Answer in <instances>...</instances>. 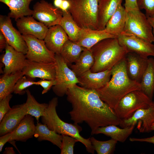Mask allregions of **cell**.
Listing matches in <instances>:
<instances>
[{"mask_svg":"<svg viewBox=\"0 0 154 154\" xmlns=\"http://www.w3.org/2000/svg\"><path fill=\"white\" fill-rule=\"evenodd\" d=\"M70 6V3L68 0H63L60 9L62 11H67L68 10Z\"/></svg>","mask_w":154,"mask_h":154,"instance_id":"cell-44","label":"cell"},{"mask_svg":"<svg viewBox=\"0 0 154 154\" xmlns=\"http://www.w3.org/2000/svg\"><path fill=\"white\" fill-rule=\"evenodd\" d=\"M58 104V99L56 97L53 98L49 102L44 115L41 117L42 123L58 134L75 138L84 145L88 153L94 154L95 150L90 138L85 139L80 134L82 130L81 127L78 124L65 122L59 117L56 111Z\"/></svg>","mask_w":154,"mask_h":154,"instance_id":"cell-4","label":"cell"},{"mask_svg":"<svg viewBox=\"0 0 154 154\" xmlns=\"http://www.w3.org/2000/svg\"><path fill=\"white\" fill-rule=\"evenodd\" d=\"M116 37L104 30L82 29L80 37L76 43L84 48L90 49L92 47L104 39Z\"/></svg>","mask_w":154,"mask_h":154,"instance_id":"cell-21","label":"cell"},{"mask_svg":"<svg viewBox=\"0 0 154 154\" xmlns=\"http://www.w3.org/2000/svg\"><path fill=\"white\" fill-rule=\"evenodd\" d=\"M90 140L94 150L98 154L113 153L117 142L112 138L106 141H101L92 137H90Z\"/></svg>","mask_w":154,"mask_h":154,"instance_id":"cell-34","label":"cell"},{"mask_svg":"<svg viewBox=\"0 0 154 154\" xmlns=\"http://www.w3.org/2000/svg\"><path fill=\"white\" fill-rule=\"evenodd\" d=\"M67 100L72 105L70 119L76 124L85 122L94 135L98 128L110 125H119L122 120L114 111L102 100L95 90L74 84L66 93Z\"/></svg>","mask_w":154,"mask_h":154,"instance_id":"cell-1","label":"cell"},{"mask_svg":"<svg viewBox=\"0 0 154 154\" xmlns=\"http://www.w3.org/2000/svg\"><path fill=\"white\" fill-rule=\"evenodd\" d=\"M34 136L39 141H48L60 148L62 135L50 129L45 124L37 123Z\"/></svg>","mask_w":154,"mask_h":154,"instance_id":"cell-30","label":"cell"},{"mask_svg":"<svg viewBox=\"0 0 154 154\" xmlns=\"http://www.w3.org/2000/svg\"><path fill=\"white\" fill-rule=\"evenodd\" d=\"M0 31L9 45L17 51L26 54L28 48L26 42L22 35L14 27L8 16L0 15Z\"/></svg>","mask_w":154,"mask_h":154,"instance_id":"cell-13","label":"cell"},{"mask_svg":"<svg viewBox=\"0 0 154 154\" xmlns=\"http://www.w3.org/2000/svg\"><path fill=\"white\" fill-rule=\"evenodd\" d=\"M151 130L152 131L154 130V123H153L152 126Z\"/></svg>","mask_w":154,"mask_h":154,"instance_id":"cell-48","label":"cell"},{"mask_svg":"<svg viewBox=\"0 0 154 154\" xmlns=\"http://www.w3.org/2000/svg\"><path fill=\"white\" fill-rule=\"evenodd\" d=\"M68 11L78 26L82 29L98 30L99 0H68Z\"/></svg>","mask_w":154,"mask_h":154,"instance_id":"cell-5","label":"cell"},{"mask_svg":"<svg viewBox=\"0 0 154 154\" xmlns=\"http://www.w3.org/2000/svg\"><path fill=\"white\" fill-rule=\"evenodd\" d=\"M62 13L59 25L68 35L69 39L76 42L80 37L82 29L76 24L68 10Z\"/></svg>","mask_w":154,"mask_h":154,"instance_id":"cell-29","label":"cell"},{"mask_svg":"<svg viewBox=\"0 0 154 154\" xmlns=\"http://www.w3.org/2000/svg\"><path fill=\"white\" fill-rule=\"evenodd\" d=\"M117 125H110L98 128L94 134H103L117 141L124 142L132 133L135 125L120 128Z\"/></svg>","mask_w":154,"mask_h":154,"instance_id":"cell-26","label":"cell"},{"mask_svg":"<svg viewBox=\"0 0 154 154\" xmlns=\"http://www.w3.org/2000/svg\"><path fill=\"white\" fill-rule=\"evenodd\" d=\"M35 78L24 75L17 81L15 86L14 92L15 94L22 95L26 92L27 88L35 84Z\"/></svg>","mask_w":154,"mask_h":154,"instance_id":"cell-35","label":"cell"},{"mask_svg":"<svg viewBox=\"0 0 154 154\" xmlns=\"http://www.w3.org/2000/svg\"><path fill=\"white\" fill-rule=\"evenodd\" d=\"M62 145L60 148L61 154H73L74 147L75 143L78 141L75 138L67 135H62Z\"/></svg>","mask_w":154,"mask_h":154,"instance_id":"cell-36","label":"cell"},{"mask_svg":"<svg viewBox=\"0 0 154 154\" xmlns=\"http://www.w3.org/2000/svg\"><path fill=\"white\" fill-rule=\"evenodd\" d=\"M25 103L11 108L0 122V135L13 131L21 120L27 115Z\"/></svg>","mask_w":154,"mask_h":154,"instance_id":"cell-16","label":"cell"},{"mask_svg":"<svg viewBox=\"0 0 154 154\" xmlns=\"http://www.w3.org/2000/svg\"><path fill=\"white\" fill-rule=\"evenodd\" d=\"M74 63L70 66V68L78 78L90 70L94 63L90 49L86 48Z\"/></svg>","mask_w":154,"mask_h":154,"instance_id":"cell-28","label":"cell"},{"mask_svg":"<svg viewBox=\"0 0 154 154\" xmlns=\"http://www.w3.org/2000/svg\"><path fill=\"white\" fill-rule=\"evenodd\" d=\"M117 38L120 44L125 48L127 53H134L147 58L154 56V44L152 43L123 32Z\"/></svg>","mask_w":154,"mask_h":154,"instance_id":"cell-10","label":"cell"},{"mask_svg":"<svg viewBox=\"0 0 154 154\" xmlns=\"http://www.w3.org/2000/svg\"><path fill=\"white\" fill-rule=\"evenodd\" d=\"M138 7L144 9L147 17L154 18V0H137Z\"/></svg>","mask_w":154,"mask_h":154,"instance_id":"cell-37","label":"cell"},{"mask_svg":"<svg viewBox=\"0 0 154 154\" xmlns=\"http://www.w3.org/2000/svg\"><path fill=\"white\" fill-rule=\"evenodd\" d=\"M63 0H54V6L60 9L62 5Z\"/></svg>","mask_w":154,"mask_h":154,"instance_id":"cell-46","label":"cell"},{"mask_svg":"<svg viewBox=\"0 0 154 154\" xmlns=\"http://www.w3.org/2000/svg\"><path fill=\"white\" fill-rule=\"evenodd\" d=\"M86 48L69 39L63 45L60 55L68 66L75 63Z\"/></svg>","mask_w":154,"mask_h":154,"instance_id":"cell-31","label":"cell"},{"mask_svg":"<svg viewBox=\"0 0 154 154\" xmlns=\"http://www.w3.org/2000/svg\"><path fill=\"white\" fill-rule=\"evenodd\" d=\"M13 131L9 133L1 136L0 137V152L2 151L3 148L5 144L8 142L11 137Z\"/></svg>","mask_w":154,"mask_h":154,"instance_id":"cell-41","label":"cell"},{"mask_svg":"<svg viewBox=\"0 0 154 154\" xmlns=\"http://www.w3.org/2000/svg\"><path fill=\"white\" fill-rule=\"evenodd\" d=\"M36 128L33 116L27 114L13 131L9 141L25 142L34 135Z\"/></svg>","mask_w":154,"mask_h":154,"instance_id":"cell-22","label":"cell"},{"mask_svg":"<svg viewBox=\"0 0 154 154\" xmlns=\"http://www.w3.org/2000/svg\"><path fill=\"white\" fill-rule=\"evenodd\" d=\"M32 16H24L16 21L18 31L22 35H33L44 40L48 28L42 23L37 21Z\"/></svg>","mask_w":154,"mask_h":154,"instance_id":"cell-17","label":"cell"},{"mask_svg":"<svg viewBox=\"0 0 154 154\" xmlns=\"http://www.w3.org/2000/svg\"><path fill=\"white\" fill-rule=\"evenodd\" d=\"M33 0H0L6 5L10 10L8 16L16 21L24 16L32 15L33 10L29 7L31 2Z\"/></svg>","mask_w":154,"mask_h":154,"instance_id":"cell-25","label":"cell"},{"mask_svg":"<svg viewBox=\"0 0 154 154\" xmlns=\"http://www.w3.org/2000/svg\"><path fill=\"white\" fill-rule=\"evenodd\" d=\"M152 102L141 90H134L121 98L114 111L122 120L131 117L139 109L149 107Z\"/></svg>","mask_w":154,"mask_h":154,"instance_id":"cell-6","label":"cell"},{"mask_svg":"<svg viewBox=\"0 0 154 154\" xmlns=\"http://www.w3.org/2000/svg\"><path fill=\"white\" fill-rule=\"evenodd\" d=\"M23 75L22 71L14 73L3 74L0 78V101L13 92L16 83Z\"/></svg>","mask_w":154,"mask_h":154,"instance_id":"cell-32","label":"cell"},{"mask_svg":"<svg viewBox=\"0 0 154 154\" xmlns=\"http://www.w3.org/2000/svg\"><path fill=\"white\" fill-rule=\"evenodd\" d=\"M129 140L131 142H145L154 144V136L150 137L143 138L130 137L129 139Z\"/></svg>","mask_w":154,"mask_h":154,"instance_id":"cell-42","label":"cell"},{"mask_svg":"<svg viewBox=\"0 0 154 154\" xmlns=\"http://www.w3.org/2000/svg\"><path fill=\"white\" fill-rule=\"evenodd\" d=\"M147 18L148 21L153 28V33L154 35V18L150 17H148Z\"/></svg>","mask_w":154,"mask_h":154,"instance_id":"cell-47","label":"cell"},{"mask_svg":"<svg viewBox=\"0 0 154 154\" xmlns=\"http://www.w3.org/2000/svg\"><path fill=\"white\" fill-rule=\"evenodd\" d=\"M153 42L154 43V42Z\"/></svg>","mask_w":154,"mask_h":154,"instance_id":"cell-49","label":"cell"},{"mask_svg":"<svg viewBox=\"0 0 154 154\" xmlns=\"http://www.w3.org/2000/svg\"><path fill=\"white\" fill-rule=\"evenodd\" d=\"M125 8L126 11L139 9L137 4V0H125Z\"/></svg>","mask_w":154,"mask_h":154,"instance_id":"cell-40","label":"cell"},{"mask_svg":"<svg viewBox=\"0 0 154 154\" xmlns=\"http://www.w3.org/2000/svg\"><path fill=\"white\" fill-rule=\"evenodd\" d=\"M5 49V53L0 57L1 62L5 66L3 74L14 73L22 71L27 60L25 54L17 51L8 44Z\"/></svg>","mask_w":154,"mask_h":154,"instance_id":"cell-15","label":"cell"},{"mask_svg":"<svg viewBox=\"0 0 154 154\" xmlns=\"http://www.w3.org/2000/svg\"><path fill=\"white\" fill-rule=\"evenodd\" d=\"M148 59L134 53H127L125 56L126 71L131 79L140 83L147 66Z\"/></svg>","mask_w":154,"mask_h":154,"instance_id":"cell-19","label":"cell"},{"mask_svg":"<svg viewBox=\"0 0 154 154\" xmlns=\"http://www.w3.org/2000/svg\"><path fill=\"white\" fill-rule=\"evenodd\" d=\"M111 72V78L108 83L95 90L101 99L114 110L123 97L132 91L141 90V86L128 76L125 57L112 67Z\"/></svg>","mask_w":154,"mask_h":154,"instance_id":"cell-2","label":"cell"},{"mask_svg":"<svg viewBox=\"0 0 154 154\" xmlns=\"http://www.w3.org/2000/svg\"><path fill=\"white\" fill-rule=\"evenodd\" d=\"M126 17V11L121 4L107 23L104 30L117 37L124 31Z\"/></svg>","mask_w":154,"mask_h":154,"instance_id":"cell-24","label":"cell"},{"mask_svg":"<svg viewBox=\"0 0 154 154\" xmlns=\"http://www.w3.org/2000/svg\"><path fill=\"white\" fill-rule=\"evenodd\" d=\"M153 28L145 14L140 9L126 11L123 32L133 35L151 42L154 41Z\"/></svg>","mask_w":154,"mask_h":154,"instance_id":"cell-7","label":"cell"},{"mask_svg":"<svg viewBox=\"0 0 154 154\" xmlns=\"http://www.w3.org/2000/svg\"><path fill=\"white\" fill-rule=\"evenodd\" d=\"M69 39L62 27L57 25L48 28L43 40L49 50L55 54H60L63 45Z\"/></svg>","mask_w":154,"mask_h":154,"instance_id":"cell-20","label":"cell"},{"mask_svg":"<svg viewBox=\"0 0 154 154\" xmlns=\"http://www.w3.org/2000/svg\"><path fill=\"white\" fill-rule=\"evenodd\" d=\"M3 153L6 154H14L16 153L13 147H7L5 148V151Z\"/></svg>","mask_w":154,"mask_h":154,"instance_id":"cell-45","label":"cell"},{"mask_svg":"<svg viewBox=\"0 0 154 154\" xmlns=\"http://www.w3.org/2000/svg\"><path fill=\"white\" fill-rule=\"evenodd\" d=\"M123 0H99L98 30H104L106 25L114 14Z\"/></svg>","mask_w":154,"mask_h":154,"instance_id":"cell-23","label":"cell"},{"mask_svg":"<svg viewBox=\"0 0 154 154\" xmlns=\"http://www.w3.org/2000/svg\"><path fill=\"white\" fill-rule=\"evenodd\" d=\"M111 69L96 72L90 70L78 77L79 84L86 88L96 90L104 86L111 76Z\"/></svg>","mask_w":154,"mask_h":154,"instance_id":"cell-18","label":"cell"},{"mask_svg":"<svg viewBox=\"0 0 154 154\" xmlns=\"http://www.w3.org/2000/svg\"><path fill=\"white\" fill-rule=\"evenodd\" d=\"M8 43L7 39L3 33L0 31V52H1L5 49Z\"/></svg>","mask_w":154,"mask_h":154,"instance_id":"cell-43","label":"cell"},{"mask_svg":"<svg viewBox=\"0 0 154 154\" xmlns=\"http://www.w3.org/2000/svg\"><path fill=\"white\" fill-rule=\"evenodd\" d=\"M25 91L27 95V99L25 103L27 109V114H29L35 117L38 123L40 118L44 115L48 104L39 103L29 90L27 89Z\"/></svg>","mask_w":154,"mask_h":154,"instance_id":"cell-33","label":"cell"},{"mask_svg":"<svg viewBox=\"0 0 154 154\" xmlns=\"http://www.w3.org/2000/svg\"><path fill=\"white\" fill-rule=\"evenodd\" d=\"M12 96L11 94L0 101V122L11 108L9 105V102Z\"/></svg>","mask_w":154,"mask_h":154,"instance_id":"cell-38","label":"cell"},{"mask_svg":"<svg viewBox=\"0 0 154 154\" xmlns=\"http://www.w3.org/2000/svg\"><path fill=\"white\" fill-rule=\"evenodd\" d=\"M56 84L52 87L58 96L66 94L68 88L74 84H79L78 78L64 61L60 54H55Z\"/></svg>","mask_w":154,"mask_h":154,"instance_id":"cell-8","label":"cell"},{"mask_svg":"<svg viewBox=\"0 0 154 154\" xmlns=\"http://www.w3.org/2000/svg\"><path fill=\"white\" fill-rule=\"evenodd\" d=\"M56 83L55 80L41 79L36 82L35 85H40L43 88V89L42 94H44L47 92L52 86L55 85Z\"/></svg>","mask_w":154,"mask_h":154,"instance_id":"cell-39","label":"cell"},{"mask_svg":"<svg viewBox=\"0 0 154 154\" xmlns=\"http://www.w3.org/2000/svg\"><path fill=\"white\" fill-rule=\"evenodd\" d=\"M24 75L35 78L48 80H55V62L46 63L32 61L27 59L22 71Z\"/></svg>","mask_w":154,"mask_h":154,"instance_id":"cell-14","label":"cell"},{"mask_svg":"<svg viewBox=\"0 0 154 154\" xmlns=\"http://www.w3.org/2000/svg\"><path fill=\"white\" fill-rule=\"evenodd\" d=\"M22 35L28 48L25 54L27 59L37 62H55V54L48 48L43 40L31 35Z\"/></svg>","mask_w":154,"mask_h":154,"instance_id":"cell-9","label":"cell"},{"mask_svg":"<svg viewBox=\"0 0 154 154\" xmlns=\"http://www.w3.org/2000/svg\"><path fill=\"white\" fill-rule=\"evenodd\" d=\"M90 50L94 59V64L90 70L93 72L111 69L125 58L127 53L117 37L104 39L92 47Z\"/></svg>","mask_w":154,"mask_h":154,"instance_id":"cell-3","label":"cell"},{"mask_svg":"<svg viewBox=\"0 0 154 154\" xmlns=\"http://www.w3.org/2000/svg\"><path fill=\"white\" fill-rule=\"evenodd\" d=\"M141 90L152 100L154 93V59L148 58L146 69L140 83Z\"/></svg>","mask_w":154,"mask_h":154,"instance_id":"cell-27","label":"cell"},{"mask_svg":"<svg viewBox=\"0 0 154 154\" xmlns=\"http://www.w3.org/2000/svg\"><path fill=\"white\" fill-rule=\"evenodd\" d=\"M33 9V17L48 27L60 24L62 11L51 3L41 0L36 3Z\"/></svg>","mask_w":154,"mask_h":154,"instance_id":"cell-11","label":"cell"},{"mask_svg":"<svg viewBox=\"0 0 154 154\" xmlns=\"http://www.w3.org/2000/svg\"><path fill=\"white\" fill-rule=\"evenodd\" d=\"M154 123V101L148 107L139 109L131 117L122 120L119 125L121 128L137 125V128L142 133H149L152 130Z\"/></svg>","mask_w":154,"mask_h":154,"instance_id":"cell-12","label":"cell"}]
</instances>
